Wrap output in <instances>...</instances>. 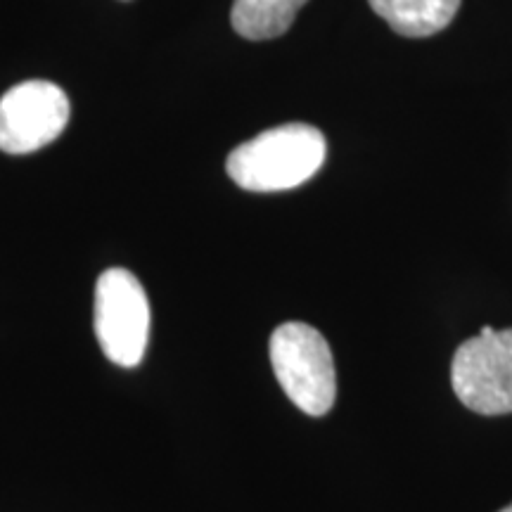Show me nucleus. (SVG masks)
<instances>
[{
	"mask_svg": "<svg viewBox=\"0 0 512 512\" xmlns=\"http://www.w3.org/2000/svg\"><path fill=\"white\" fill-rule=\"evenodd\" d=\"M325 155L328 143L316 126L285 124L235 147L226 159V171L242 190L283 192L311 181Z\"/></svg>",
	"mask_w": 512,
	"mask_h": 512,
	"instance_id": "obj_1",
	"label": "nucleus"
},
{
	"mask_svg": "<svg viewBox=\"0 0 512 512\" xmlns=\"http://www.w3.org/2000/svg\"><path fill=\"white\" fill-rule=\"evenodd\" d=\"M268 351L287 399L313 418L328 413L337 399V373L325 337L311 325L290 320L275 328Z\"/></svg>",
	"mask_w": 512,
	"mask_h": 512,
	"instance_id": "obj_2",
	"label": "nucleus"
},
{
	"mask_svg": "<svg viewBox=\"0 0 512 512\" xmlns=\"http://www.w3.org/2000/svg\"><path fill=\"white\" fill-rule=\"evenodd\" d=\"M93 325L102 354L121 368L143 361L150 339V302L126 268H107L95 283Z\"/></svg>",
	"mask_w": 512,
	"mask_h": 512,
	"instance_id": "obj_3",
	"label": "nucleus"
},
{
	"mask_svg": "<svg viewBox=\"0 0 512 512\" xmlns=\"http://www.w3.org/2000/svg\"><path fill=\"white\" fill-rule=\"evenodd\" d=\"M453 392L479 415L512 413V328L484 325L460 344L451 363Z\"/></svg>",
	"mask_w": 512,
	"mask_h": 512,
	"instance_id": "obj_4",
	"label": "nucleus"
},
{
	"mask_svg": "<svg viewBox=\"0 0 512 512\" xmlns=\"http://www.w3.org/2000/svg\"><path fill=\"white\" fill-rule=\"evenodd\" d=\"M67 93L53 81H24L0 98V150L29 155L60 138L69 124Z\"/></svg>",
	"mask_w": 512,
	"mask_h": 512,
	"instance_id": "obj_5",
	"label": "nucleus"
},
{
	"mask_svg": "<svg viewBox=\"0 0 512 512\" xmlns=\"http://www.w3.org/2000/svg\"><path fill=\"white\" fill-rule=\"evenodd\" d=\"M368 3L396 34L408 38L439 34L453 22L460 8V0H368Z\"/></svg>",
	"mask_w": 512,
	"mask_h": 512,
	"instance_id": "obj_6",
	"label": "nucleus"
},
{
	"mask_svg": "<svg viewBox=\"0 0 512 512\" xmlns=\"http://www.w3.org/2000/svg\"><path fill=\"white\" fill-rule=\"evenodd\" d=\"M306 3L309 0H235L230 22L247 41H268L283 36Z\"/></svg>",
	"mask_w": 512,
	"mask_h": 512,
	"instance_id": "obj_7",
	"label": "nucleus"
},
{
	"mask_svg": "<svg viewBox=\"0 0 512 512\" xmlns=\"http://www.w3.org/2000/svg\"><path fill=\"white\" fill-rule=\"evenodd\" d=\"M501 512H512V503H510V505H508V508H503V510H501Z\"/></svg>",
	"mask_w": 512,
	"mask_h": 512,
	"instance_id": "obj_8",
	"label": "nucleus"
}]
</instances>
